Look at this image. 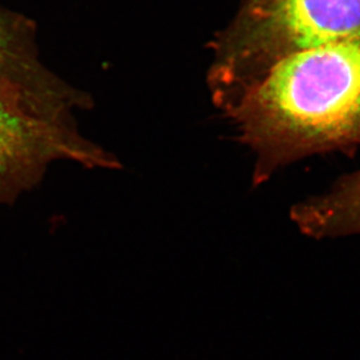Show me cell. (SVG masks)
Listing matches in <instances>:
<instances>
[{"instance_id": "6da1fadb", "label": "cell", "mask_w": 360, "mask_h": 360, "mask_svg": "<svg viewBox=\"0 0 360 360\" xmlns=\"http://www.w3.org/2000/svg\"><path fill=\"white\" fill-rule=\"evenodd\" d=\"M255 157L253 184L316 154L360 147V46L282 58L224 112Z\"/></svg>"}, {"instance_id": "7a4b0ae2", "label": "cell", "mask_w": 360, "mask_h": 360, "mask_svg": "<svg viewBox=\"0 0 360 360\" xmlns=\"http://www.w3.org/2000/svg\"><path fill=\"white\" fill-rule=\"evenodd\" d=\"M342 44L360 46V0H244L209 44L211 99L223 112L282 58Z\"/></svg>"}, {"instance_id": "3957f363", "label": "cell", "mask_w": 360, "mask_h": 360, "mask_svg": "<svg viewBox=\"0 0 360 360\" xmlns=\"http://www.w3.org/2000/svg\"><path fill=\"white\" fill-rule=\"evenodd\" d=\"M72 161L88 168H117L118 161L79 133L0 99V203L34 187L48 167Z\"/></svg>"}, {"instance_id": "277c9868", "label": "cell", "mask_w": 360, "mask_h": 360, "mask_svg": "<svg viewBox=\"0 0 360 360\" xmlns=\"http://www.w3.org/2000/svg\"><path fill=\"white\" fill-rule=\"evenodd\" d=\"M290 217L313 238L360 233V169L338 179L326 194L295 204Z\"/></svg>"}]
</instances>
